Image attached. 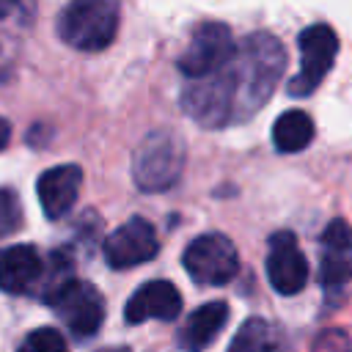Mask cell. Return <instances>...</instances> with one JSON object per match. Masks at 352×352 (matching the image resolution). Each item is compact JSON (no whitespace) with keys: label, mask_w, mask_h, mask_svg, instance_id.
Masks as SVG:
<instances>
[{"label":"cell","mask_w":352,"mask_h":352,"mask_svg":"<svg viewBox=\"0 0 352 352\" xmlns=\"http://www.w3.org/2000/svg\"><path fill=\"white\" fill-rule=\"evenodd\" d=\"M99 352H129L126 346H104V349H99Z\"/></svg>","instance_id":"23"},{"label":"cell","mask_w":352,"mask_h":352,"mask_svg":"<svg viewBox=\"0 0 352 352\" xmlns=\"http://www.w3.org/2000/svg\"><path fill=\"white\" fill-rule=\"evenodd\" d=\"M187 275L204 286H223L239 272V256L228 236L223 234H201L195 236L182 256Z\"/></svg>","instance_id":"4"},{"label":"cell","mask_w":352,"mask_h":352,"mask_svg":"<svg viewBox=\"0 0 352 352\" xmlns=\"http://www.w3.org/2000/svg\"><path fill=\"white\" fill-rule=\"evenodd\" d=\"M16 352H69V346H66V338L55 327H38L25 336Z\"/></svg>","instance_id":"18"},{"label":"cell","mask_w":352,"mask_h":352,"mask_svg":"<svg viewBox=\"0 0 352 352\" xmlns=\"http://www.w3.org/2000/svg\"><path fill=\"white\" fill-rule=\"evenodd\" d=\"M184 170V143L168 129L148 132L132 154V179L140 192L170 190Z\"/></svg>","instance_id":"2"},{"label":"cell","mask_w":352,"mask_h":352,"mask_svg":"<svg viewBox=\"0 0 352 352\" xmlns=\"http://www.w3.org/2000/svg\"><path fill=\"white\" fill-rule=\"evenodd\" d=\"M283 66V44L270 33H250L217 72L187 80L182 110L206 129L239 124L267 104Z\"/></svg>","instance_id":"1"},{"label":"cell","mask_w":352,"mask_h":352,"mask_svg":"<svg viewBox=\"0 0 352 352\" xmlns=\"http://www.w3.org/2000/svg\"><path fill=\"white\" fill-rule=\"evenodd\" d=\"M228 352H286V336L278 324L250 316L234 336Z\"/></svg>","instance_id":"15"},{"label":"cell","mask_w":352,"mask_h":352,"mask_svg":"<svg viewBox=\"0 0 352 352\" xmlns=\"http://www.w3.org/2000/svg\"><path fill=\"white\" fill-rule=\"evenodd\" d=\"M74 278V258L69 250H55L50 256V261L44 264V272H41V280H38V297L44 302H52Z\"/></svg>","instance_id":"17"},{"label":"cell","mask_w":352,"mask_h":352,"mask_svg":"<svg viewBox=\"0 0 352 352\" xmlns=\"http://www.w3.org/2000/svg\"><path fill=\"white\" fill-rule=\"evenodd\" d=\"M314 138V121L302 110H286L278 116L272 126V143L278 151H302Z\"/></svg>","instance_id":"16"},{"label":"cell","mask_w":352,"mask_h":352,"mask_svg":"<svg viewBox=\"0 0 352 352\" xmlns=\"http://www.w3.org/2000/svg\"><path fill=\"white\" fill-rule=\"evenodd\" d=\"M234 50H236V44H234V36H231L228 25H223V22H201L192 30L184 52L179 55V72L187 80L212 74L234 55Z\"/></svg>","instance_id":"5"},{"label":"cell","mask_w":352,"mask_h":352,"mask_svg":"<svg viewBox=\"0 0 352 352\" xmlns=\"http://www.w3.org/2000/svg\"><path fill=\"white\" fill-rule=\"evenodd\" d=\"M300 72L289 80L292 96H308L316 91V85L330 72L336 52H338V36L330 25H311L300 33Z\"/></svg>","instance_id":"6"},{"label":"cell","mask_w":352,"mask_h":352,"mask_svg":"<svg viewBox=\"0 0 352 352\" xmlns=\"http://www.w3.org/2000/svg\"><path fill=\"white\" fill-rule=\"evenodd\" d=\"M118 30L116 0H69L58 16V36L82 52L104 50Z\"/></svg>","instance_id":"3"},{"label":"cell","mask_w":352,"mask_h":352,"mask_svg":"<svg viewBox=\"0 0 352 352\" xmlns=\"http://www.w3.org/2000/svg\"><path fill=\"white\" fill-rule=\"evenodd\" d=\"M228 322V305L223 300H212V302H204L198 305L182 324L179 330V346L184 352H201L206 349L217 333L226 327Z\"/></svg>","instance_id":"14"},{"label":"cell","mask_w":352,"mask_h":352,"mask_svg":"<svg viewBox=\"0 0 352 352\" xmlns=\"http://www.w3.org/2000/svg\"><path fill=\"white\" fill-rule=\"evenodd\" d=\"M82 170L77 165H55L38 176V204L50 220H60L77 201Z\"/></svg>","instance_id":"12"},{"label":"cell","mask_w":352,"mask_h":352,"mask_svg":"<svg viewBox=\"0 0 352 352\" xmlns=\"http://www.w3.org/2000/svg\"><path fill=\"white\" fill-rule=\"evenodd\" d=\"M311 352H352V336L346 330H338V327L322 330L314 338Z\"/></svg>","instance_id":"20"},{"label":"cell","mask_w":352,"mask_h":352,"mask_svg":"<svg viewBox=\"0 0 352 352\" xmlns=\"http://www.w3.org/2000/svg\"><path fill=\"white\" fill-rule=\"evenodd\" d=\"M267 278L280 294H297L308 283V261L292 231H278L270 236Z\"/></svg>","instance_id":"9"},{"label":"cell","mask_w":352,"mask_h":352,"mask_svg":"<svg viewBox=\"0 0 352 352\" xmlns=\"http://www.w3.org/2000/svg\"><path fill=\"white\" fill-rule=\"evenodd\" d=\"M44 261L33 245H14L0 250V289L8 294H28L38 286Z\"/></svg>","instance_id":"13"},{"label":"cell","mask_w":352,"mask_h":352,"mask_svg":"<svg viewBox=\"0 0 352 352\" xmlns=\"http://www.w3.org/2000/svg\"><path fill=\"white\" fill-rule=\"evenodd\" d=\"M182 311L179 289L170 280H148L143 283L124 305V319L129 324H143L148 319L173 322Z\"/></svg>","instance_id":"10"},{"label":"cell","mask_w":352,"mask_h":352,"mask_svg":"<svg viewBox=\"0 0 352 352\" xmlns=\"http://www.w3.org/2000/svg\"><path fill=\"white\" fill-rule=\"evenodd\" d=\"M319 278L324 289H338L352 280V226L346 220H333L322 231Z\"/></svg>","instance_id":"11"},{"label":"cell","mask_w":352,"mask_h":352,"mask_svg":"<svg viewBox=\"0 0 352 352\" xmlns=\"http://www.w3.org/2000/svg\"><path fill=\"white\" fill-rule=\"evenodd\" d=\"M8 140H11V124L0 116V151L8 146Z\"/></svg>","instance_id":"22"},{"label":"cell","mask_w":352,"mask_h":352,"mask_svg":"<svg viewBox=\"0 0 352 352\" xmlns=\"http://www.w3.org/2000/svg\"><path fill=\"white\" fill-rule=\"evenodd\" d=\"M58 319L69 327L74 338H91L104 319V300L94 283L72 280L52 302Z\"/></svg>","instance_id":"7"},{"label":"cell","mask_w":352,"mask_h":352,"mask_svg":"<svg viewBox=\"0 0 352 352\" xmlns=\"http://www.w3.org/2000/svg\"><path fill=\"white\" fill-rule=\"evenodd\" d=\"M36 11V0H0V19L28 22Z\"/></svg>","instance_id":"21"},{"label":"cell","mask_w":352,"mask_h":352,"mask_svg":"<svg viewBox=\"0 0 352 352\" xmlns=\"http://www.w3.org/2000/svg\"><path fill=\"white\" fill-rule=\"evenodd\" d=\"M157 250H160V239L146 217H132L121 223L104 239V258L113 270H129L146 264L157 256Z\"/></svg>","instance_id":"8"},{"label":"cell","mask_w":352,"mask_h":352,"mask_svg":"<svg viewBox=\"0 0 352 352\" xmlns=\"http://www.w3.org/2000/svg\"><path fill=\"white\" fill-rule=\"evenodd\" d=\"M22 226V206L14 190L0 187V239L14 234Z\"/></svg>","instance_id":"19"}]
</instances>
